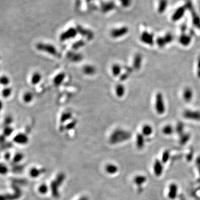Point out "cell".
<instances>
[{"label": "cell", "instance_id": "cell-41", "mask_svg": "<svg viewBox=\"0 0 200 200\" xmlns=\"http://www.w3.org/2000/svg\"><path fill=\"white\" fill-rule=\"evenodd\" d=\"M38 190L39 193H40L41 194H42V195H44V194H46L47 193L48 190H49V188H48L46 184H42L41 185H40L39 186Z\"/></svg>", "mask_w": 200, "mask_h": 200}, {"label": "cell", "instance_id": "cell-38", "mask_svg": "<svg viewBox=\"0 0 200 200\" xmlns=\"http://www.w3.org/2000/svg\"><path fill=\"white\" fill-rule=\"evenodd\" d=\"M85 45V42L82 40H80L79 41L75 42V43L72 45V48L74 50H79V49L82 48V47Z\"/></svg>", "mask_w": 200, "mask_h": 200}, {"label": "cell", "instance_id": "cell-6", "mask_svg": "<svg viewBox=\"0 0 200 200\" xmlns=\"http://www.w3.org/2000/svg\"><path fill=\"white\" fill-rule=\"evenodd\" d=\"M163 163L161 160L156 159L153 165V170L154 174L157 177H160L162 175L163 172Z\"/></svg>", "mask_w": 200, "mask_h": 200}, {"label": "cell", "instance_id": "cell-52", "mask_svg": "<svg viewBox=\"0 0 200 200\" xmlns=\"http://www.w3.org/2000/svg\"><path fill=\"white\" fill-rule=\"evenodd\" d=\"M187 29V26L186 25H183L181 27V31H182V33H184V32H185V31Z\"/></svg>", "mask_w": 200, "mask_h": 200}, {"label": "cell", "instance_id": "cell-9", "mask_svg": "<svg viewBox=\"0 0 200 200\" xmlns=\"http://www.w3.org/2000/svg\"><path fill=\"white\" fill-rule=\"evenodd\" d=\"M13 141L17 144L25 145L29 142V138L26 134L24 133H19L15 135L13 139Z\"/></svg>", "mask_w": 200, "mask_h": 200}, {"label": "cell", "instance_id": "cell-10", "mask_svg": "<svg viewBox=\"0 0 200 200\" xmlns=\"http://www.w3.org/2000/svg\"><path fill=\"white\" fill-rule=\"evenodd\" d=\"M140 39L142 42H143L146 44L149 45L151 46H152L154 45V36L152 34L149 33L146 31H145L142 33Z\"/></svg>", "mask_w": 200, "mask_h": 200}, {"label": "cell", "instance_id": "cell-31", "mask_svg": "<svg viewBox=\"0 0 200 200\" xmlns=\"http://www.w3.org/2000/svg\"><path fill=\"white\" fill-rule=\"evenodd\" d=\"M153 132L152 127L149 125H144L142 129V133L144 136H149Z\"/></svg>", "mask_w": 200, "mask_h": 200}, {"label": "cell", "instance_id": "cell-42", "mask_svg": "<svg viewBox=\"0 0 200 200\" xmlns=\"http://www.w3.org/2000/svg\"><path fill=\"white\" fill-rule=\"evenodd\" d=\"M24 158V154L21 153H17L15 155L14 157L13 158V162L15 163L20 162L21 160Z\"/></svg>", "mask_w": 200, "mask_h": 200}, {"label": "cell", "instance_id": "cell-4", "mask_svg": "<svg viewBox=\"0 0 200 200\" xmlns=\"http://www.w3.org/2000/svg\"><path fill=\"white\" fill-rule=\"evenodd\" d=\"M77 30L74 28H70L63 32L60 35V40L61 42H65L68 41L76 36L77 33Z\"/></svg>", "mask_w": 200, "mask_h": 200}, {"label": "cell", "instance_id": "cell-58", "mask_svg": "<svg viewBox=\"0 0 200 200\" xmlns=\"http://www.w3.org/2000/svg\"></svg>", "mask_w": 200, "mask_h": 200}, {"label": "cell", "instance_id": "cell-12", "mask_svg": "<svg viewBox=\"0 0 200 200\" xmlns=\"http://www.w3.org/2000/svg\"><path fill=\"white\" fill-rule=\"evenodd\" d=\"M186 9V7L183 6L179 7L177 8L172 16V20L175 22L179 21V20H181L185 13Z\"/></svg>", "mask_w": 200, "mask_h": 200}, {"label": "cell", "instance_id": "cell-54", "mask_svg": "<svg viewBox=\"0 0 200 200\" xmlns=\"http://www.w3.org/2000/svg\"><path fill=\"white\" fill-rule=\"evenodd\" d=\"M79 200H88V199L87 197H82Z\"/></svg>", "mask_w": 200, "mask_h": 200}, {"label": "cell", "instance_id": "cell-39", "mask_svg": "<svg viewBox=\"0 0 200 200\" xmlns=\"http://www.w3.org/2000/svg\"><path fill=\"white\" fill-rule=\"evenodd\" d=\"M170 157V154L168 150H166L163 152L161 157V161L163 163H166L167 162Z\"/></svg>", "mask_w": 200, "mask_h": 200}, {"label": "cell", "instance_id": "cell-29", "mask_svg": "<svg viewBox=\"0 0 200 200\" xmlns=\"http://www.w3.org/2000/svg\"><path fill=\"white\" fill-rule=\"evenodd\" d=\"M168 6L167 0H159L158 5V12L162 13L166 10Z\"/></svg>", "mask_w": 200, "mask_h": 200}, {"label": "cell", "instance_id": "cell-2", "mask_svg": "<svg viewBox=\"0 0 200 200\" xmlns=\"http://www.w3.org/2000/svg\"><path fill=\"white\" fill-rule=\"evenodd\" d=\"M36 49L39 51L45 52L54 57H60L61 56L60 53L58 52L56 46L51 43L39 42L36 45Z\"/></svg>", "mask_w": 200, "mask_h": 200}, {"label": "cell", "instance_id": "cell-40", "mask_svg": "<svg viewBox=\"0 0 200 200\" xmlns=\"http://www.w3.org/2000/svg\"><path fill=\"white\" fill-rule=\"evenodd\" d=\"M176 132L179 134V136H181L182 134H183V131H184V125L183 123L182 122H179L176 127Z\"/></svg>", "mask_w": 200, "mask_h": 200}, {"label": "cell", "instance_id": "cell-24", "mask_svg": "<svg viewBox=\"0 0 200 200\" xmlns=\"http://www.w3.org/2000/svg\"><path fill=\"white\" fill-rule=\"evenodd\" d=\"M105 171L110 175H114L118 171V168L114 164L109 163L105 166Z\"/></svg>", "mask_w": 200, "mask_h": 200}, {"label": "cell", "instance_id": "cell-18", "mask_svg": "<svg viewBox=\"0 0 200 200\" xmlns=\"http://www.w3.org/2000/svg\"><path fill=\"white\" fill-rule=\"evenodd\" d=\"M42 79V76L41 73L39 72H35L31 77V83L33 86H36L41 81Z\"/></svg>", "mask_w": 200, "mask_h": 200}, {"label": "cell", "instance_id": "cell-26", "mask_svg": "<svg viewBox=\"0 0 200 200\" xmlns=\"http://www.w3.org/2000/svg\"><path fill=\"white\" fill-rule=\"evenodd\" d=\"M46 171V170L45 168H42L41 170H38L37 168L33 167L32 168L30 171H29V175L33 178H36L38 177L40 175L44 173Z\"/></svg>", "mask_w": 200, "mask_h": 200}, {"label": "cell", "instance_id": "cell-34", "mask_svg": "<svg viewBox=\"0 0 200 200\" xmlns=\"http://www.w3.org/2000/svg\"><path fill=\"white\" fill-rule=\"evenodd\" d=\"M174 128L172 127V126L170 125H167L164 126L162 129L163 133L167 136L171 135L174 133Z\"/></svg>", "mask_w": 200, "mask_h": 200}, {"label": "cell", "instance_id": "cell-50", "mask_svg": "<svg viewBox=\"0 0 200 200\" xmlns=\"http://www.w3.org/2000/svg\"><path fill=\"white\" fill-rule=\"evenodd\" d=\"M196 165L199 167H200V155L197 158H196Z\"/></svg>", "mask_w": 200, "mask_h": 200}, {"label": "cell", "instance_id": "cell-36", "mask_svg": "<svg viewBox=\"0 0 200 200\" xmlns=\"http://www.w3.org/2000/svg\"><path fill=\"white\" fill-rule=\"evenodd\" d=\"M65 178H66V176L64 173H60L57 176L56 179L54 181L56 182V183H57V185L60 187L62 184L64 180L65 179Z\"/></svg>", "mask_w": 200, "mask_h": 200}, {"label": "cell", "instance_id": "cell-14", "mask_svg": "<svg viewBox=\"0 0 200 200\" xmlns=\"http://www.w3.org/2000/svg\"><path fill=\"white\" fill-rule=\"evenodd\" d=\"M145 144V139L142 133H138L136 138V145L138 150L143 149Z\"/></svg>", "mask_w": 200, "mask_h": 200}, {"label": "cell", "instance_id": "cell-43", "mask_svg": "<svg viewBox=\"0 0 200 200\" xmlns=\"http://www.w3.org/2000/svg\"><path fill=\"white\" fill-rule=\"evenodd\" d=\"M77 121L76 120H72V121L68 123L67 125L64 127V129H67V130H70V129H73L75 127V126L77 125Z\"/></svg>", "mask_w": 200, "mask_h": 200}, {"label": "cell", "instance_id": "cell-8", "mask_svg": "<svg viewBox=\"0 0 200 200\" xmlns=\"http://www.w3.org/2000/svg\"><path fill=\"white\" fill-rule=\"evenodd\" d=\"M183 117L189 120L200 121V112L191 110H186L183 112Z\"/></svg>", "mask_w": 200, "mask_h": 200}, {"label": "cell", "instance_id": "cell-45", "mask_svg": "<svg viewBox=\"0 0 200 200\" xmlns=\"http://www.w3.org/2000/svg\"><path fill=\"white\" fill-rule=\"evenodd\" d=\"M165 41L166 42V43H171V42L173 41L174 40V37L173 35L170 33H167L166 35H165V36L163 37Z\"/></svg>", "mask_w": 200, "mask_h": 200}, {"label": "cell", "instance_id": "cell-27", "mask_svg": "<svg viewBox=\"0 0 200 200\" xmlns=\"http://www.w3.org/2000/svg\"><path fill=\"white\" fill-rule=\"evenodd\" d=\"M115 92L118 97H122L125 93V86L122 84H117L115 87Z\"/></svg>", "mask_w": 200, "mask_h": 200}, {"label": "cell", "instance_id": "cell-46", "mask_svg": "<svg viewBox=\"0 0 200 200\" xmlns=\"http://www.w3.org/2000/svg\"><path fill=\"white\" fill-rule=\"evenodd\" d=\"M13 122L12 117L11 116L6 117L4 119V124L6 126H10Z\"/></svg>", "mask_w": 200, "mask_h": 200}, {"label": "cell", "instance_id": "cell-37", "mask_svg": "<svg viewBox=\"0 0 200 200\" xmlns=\"http://www.w3.org/2000/svg\"><path fill=\"white\" fill-rule=\"evenodd\" d=\"M13 131L14 129L12 127H11L10 126H6L4 129L3 135L5 137H8L12 135Z\"/></svg>", "mask_w": 200, "mask_h": 200}, {"label": "cell", "instance_id": "cell-51", "mask_svg": "<svg viewBox=\"0 0 200 200\" xmlns=\"http://www.w3.org/2000/svg\"><path fill=\"white\" fill-rule=\"evenodd\" d=\"M11 157V154L10 153H6V154H4V158L6 160H8L10 159Z\"/></svg>", "mask_w": 200, "mask_h": 200}, {"label": "cell", "instance_id": "cell-16", "mask_svg": "<svg viewBox=\"0 0 200 200\" xmlns=\"http://www.w3.org/2000/svg\"><path fill=\"white\" fill-rule=\"evenodd\" d=\"M142 57L140 54H135L133 61V68L135 70H139L141 66Z\"/></svg>", "mask_w": 200, "mask_h": 200}, {"label": "cell", "instance_id": "cell-20", "mask_svg": "<svg viewBox=\"0 0 200 200\" xmlns=\"http://www.w3.org/2000/svg\"><path fill=\"white\" fill-rule=\"evenodd\" d=\"M179 41L180 43L184 46H188L190 44L191 42V37L189 35L182 33L179 37Z\"/></svg>", "mask_w": 200, "mask_h": 200}, {"label": "cell", "instance_id": "cell-1", "mask_svg": "<svg viewBox=\"0 0 200 200\" xmlns=\"http://www.w3.org/2000/svg\"><path fill=\"white\" fill-rule=\"evenodd\" d=\"M132 136L131 132L122 129L114 130L111 134L109 141L111 144L115 145L129 140Z\"/></svg>", "mask_w": 200, "mask_h": 200}, {"label": "cell", "instance_id": "cell-47", "mask_svg": "<svg viewBox=\"0 0 200 200\" xmlns=\"http://www.w3.org/2000/svg\"><path fill=\"white\" fill-rule=\"evenodd\" d=\"M129 73L126 72L125 73H124L122 74V75H120V79L121 80V81H124L125 80L128 79V77H129Z\"/></svg>", "mask_w": 200, "mask_h": 200}, {"label": "cell", "instance_id": "cell-5", "mask_svg": "<svg viewBox=\"0 0 200 200\" xmlns=\"http://www.w3.org/2000/svg\"><path fill=\"white\" fill-rule=\"evenodd\" d=\"M129 32L128 27L124 26L121 28L113 29L111 32L110 35L113 38H118L124 36Z\"/></svg>", "mask_w": 200, "mask_h": 200}, {"label": "cell", "instance_id": "cell-56", "mask_svg": "<svg viewBox=\"0 0 200 200\" xmlns=\"http://www.w3.org/2000/svg\"><path fill=\"white\" fill-rule=\"evenodd\" d=\"M199 175H200V167H199Z\"/></svg>", "mask_w": 200, "mask_h": 200}, {"label": "cell", "instance_id": "cell-35", "mask_svg": "<svg viewBox=\"0 0 200 200\" xmlns=\"http://www.w3.org/2000/svg\"><path fill=\"white\" fill-rule=\"evenodd\" d=\"M0 82L2 86L4 87H7V86H8L9 84L10 83V79L7 76L2 75L1 77Z\"/></svg>", "mask_w": 200, "mask_h": 200}, {"label": "cell", "instance_id": "cell-33", "mask_svg": "<svg viewBox=\"0 0 200 200\" xmlns=\"http://www.w3.org/2000/svg\"><path fill=\"white\" fill-rule=\"evenodd\" d=\"M191 138V135L189 133H183L181 136H180L179 138V143L181 145H184L188 143Z\"/></svg>", "mask_w": 200, "mask_h": 200}, {"label": "cell", "instance_id": "cell-15", "mask_svg": "<svg viewBox=\"0 0 200 200\" xmlns=\"http://www.w3.org/2000/svg\"><path fill=\"white\" fill-rule=\"evenodd\" d=\"M66 77V74L64 72H60L54 76L53 79V83L55 86H60Z\"/></svg>", "mask_w": 200, "mask_h": 200}, {"label": "cell", "instance_id": "cell-48", "mask_svg": "<svg viewBox=\"0 0 200 200\" xmlns=\"http://www.w3.org/2000/svg\"><path fill=\"white\" fill-rule=\"evenodd\" d=\"M8 172L7 167L4 165V164L1 165V174L2 175L6 174Z\"/></svg>", "mask_w": 200, "mask_h": 200}, {"label": "cell", "instance_id": "cell-19", "mask_svg": "<svg viewBox=\"0 0 200 200\" xmlns=\"http://www.w3.org/2000/svg\"><path fill=\"white\" fill-rule=\"evenodd\" d=\"M147 180V179L145 175H138L134 177L133 181L138 186H141L142 185L146 183Z\"/></svg>", "mask_w": 200, "mask_h": 200}, {"label": "cell", "instance_id": "cell-53", "mask_svg": "<svg viewBox=\"0 0 200 200\" xmlns=\"http://www.w3.org/2000/svg\"><path fill=\"white\" fill-rule=\"evenodd\" d=\"M197 68H198V70L199 71L200 70V57L199 58V60H198V62H197Z\"/></svg>", "mask_w": 200, "mask_h": 200}, {"label": "cell", "instance_id": "cell-25", "mask_svg": "<svg viewBox=\"0 0 200 200\" xmlns=\"http://www.w3.org/2000/svg\"><path fill=\"white\" fill-rule=\"evenodd\" d=\"M183 99L186 102H190L193 97V92L190 88H186L183 91Z\"/></svg>", "mask_w": 200, "mask_h": 200}, {"label": "cell", "instance_id": "cell-23", "mask_svg": "<svg viewBox=\"0 0 200 200\" xmlns=\"http://www.w3.org/2000/svg\"><path fill=\"white\" fill-rule=\"evenodd\" d=\"M73 114L70 111H65L63 112L60 116V122L61 124H64L67 121L71 120L72 119Z\"/></svg>", "mask_w": 200, "mask_h": 200}, {"label": "cell", "instance_id": "cell-11", "mask_svg": "<svg viewBox=\"0 0 200 200\" xmlns=\"http://www.w3.org/2000/svg\"><path fill=\"white\" fill-rule=\"evenodd\" d=\"M178 193V186L175 183H171L168 188V197L171 200L176 199Z\"/></svg>", "mask_w": 200, "mask_h": 200}, {"label": "cell", "instance_id": "cell-21", "mask_svg": "<svg viewBox=\"0 0 200 200\" xmlns=\"http://www.w3.org/2000/svg\"><path fill=\"white\" fill-rule=\"evenodd\" d=\"M51 187V193L52 194V196L54 197V198L57 199L60 197V193L58 192V188L59 186L56 183L55 181H52L50 185Z\"/></svg>", "mask_w": 200, "mask_h": 200}, {"label": "cell", "instance_id": "cell-7", "mask_svg": "<svg viewBox=\"0 0 200 200\" xmlns=\"http://www.w3.org/2000/svg\"><path fill=\"white\" fill-rule=\"evenodd\" d=\"M67 58L72 62L78 63L83 59L82 54L75 51H70L67 54Z\"/></svg>", "mask_w": 200, "mask_h": 200}, {"label": "cell", "instance_id": "cell-49", "mask_svg": "<svg viewBox=\"0 0 200 200\" xmlns=\"http://www.w3.org/2000/svg\"><path fill=\"white\" fill-rule=\"evenodd\" d=\"M122 5L125 7H127L129 6L131 2V0H121Z\"/></svg>", "mask_w": 200, "mask_h": 200}, {"label": "cell", "instance_id": "cell-3", "mask_svg": "<svg viewBox=\"0 0 200 200\" xmlns=\"http://www.w3.org/2000/svg\"><path fill=\"white\" fill-rule=\"evenodd\" d=\"M155 108L160 115H162L165 112V104H164L163 96L161 93L158 92L156 96Z\"/></svg>", "mask_w": 200, "mask_h": 200}, {"label": "cell", "instance_id": "cell-57", "mask_svg": "<svg viewBox=\"0 0 200 200\" xmlns=\"http://www.w3.org/2000/svg\"><path fill=\"white\" fill-rule=\"evenodd\" d=\"M199 29H200V26H199Z\"/></svg>", "mask_w": 200, "mask_h": 200}, {"label": "cell", "instance_id": "cell-17", "mask_svg": "<svg viewBox=\"0 0 200 200\" xmlns=\"http://www.w3.org/2000/svg\"><path fill=\"white\" fill-rule=\"evenodd\" d=\"M77 30L82 35V36L85 37L88 40H91L93 38V33L90 30L83 29L82 27H81V26H79Z\"/></svg>", "mask_w": 200, "mask_h": 200}, {"label": "cell", "instance_id": "cell-13", "mask_svg": "<svg viewBox=\"0 0 200 200\" xmlns=\"http://www.w3.org/2000/svg\"><path fill=\"white\" fill-rule=\"evenodd\" d=\"M82 72L86 76H93L96 74L97 69L92 65H86L82 68Z\"/></svg>", "mask_w": 200, "mask_h": 200}, {"label": "cell", "instance_id": "cell-44", "mask_svg": "<svg viewBox=\"0 0 200 200\" xmlns=\"http://www.w3.org/2000/svg\"><path fill=\"white\" fill-rule=\"evenodd\" d=\"M157 44L160 47H163L164 46L166 45V42L165 41V39L163 38H157L156 40Z\"/></svg>", "mask_w": 200, "mask_h": 200}, {"label": "cell", "instance_id": "cell-22", "mask_svg": "<svg viewBox=\"0 0 200 200\" xmlns=\"http://www.w3.org/2000/svg\"><path fill=\"white\" fill-rule=\"evenodd\" d=\"M34 95L32 92L30 91L26 92L22 96V100L25 104H29L33 101Z\"/></svg>", "mask_w": 200, "mask_h": 200}, {"label": "cell", "instance_id": "cell-55", "mask_svg": "<svg viewBox=\"0 0 200 200\" xmlns=\"http://www.w3.org/2000/svg\"><path fill=\"white\" fill-rule=\"evenodd\" d=\"M197 75H198V77H200V70L198 71V73H197Z\"/></svg>", "mask_w": 200, "mask_h": 200}, {"label": "cell", "instance_id": "cell-28", "mask_svg": "<svg viewBox=\"0 0 200 200\" xmlns=\"http://www.w3.org/2000/svg\"><path fill=\"white\" fill-rule=\"evenodd\" d=\"M112 74L114 77L120 76L122 71V67L121 66L117 63L113 65L111 68Z\"/></svg>", "mask_w": 200, "mask_h": 200}, {"label": "cell", "instance_id": "cell-32", "mask_svg": "<svg viewBox=\"0 0 200 200\" xmlns=\"http://www.w3.org/2000/svg\"><path fill=\"white\" fill-rule=\"evenodd\" d=\"M13 90L12 88L9 86L4 87L2 90V96L4 99H8L12 94Z\"/></svg>", "mask_w": 200, "mask_h": 200}, {"label": "cell", "instance_id": "cell-30", "mask_svg": "<svg viewBox=\"0 0 200 200\" xmlns=\"http://www.w3.org/2000/svg\"><path fill=\"white\" fill-rule=\"evenodd\" d=\"M21 194L16 193L14 194H8L2 195L1 200H15L19 199L21 197Z\"/></svg>", "mask_w": 200, "mask_h": 200}]
</instances>
